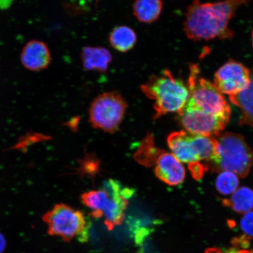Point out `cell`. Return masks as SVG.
<instances>
[{
  "label": "cell",
  "instance_id": "obj_1",
  "mask_svg": "<svg viewBox=\"0 0 253 253\" xmlns=\"http://www.w3.org/2000/svg\"><path fill=\"white\" fill-rule=\"evenodd\" d=\"M250 0H223L201 3L195 0L186 12L183 30L193 41L230 37L228 25L237 9Z\"/></svg>",
  "mask_w": 253,
  "mask_h": 253
},
{
  "label": "cell",
  "instance_id": "obj_2",
  "mask_svg": "<svg viewBox=\"0 0 253 253\" xmlns=\"http://www.w3.org/2000/svg\"><path fill=\"white\" fill-rule=\"evenodd\" d=\"M134 193L132 189L123 187L121 183L110 179L102 189L84 192L81 200L92 211L94 217L104 218L107 228L111 230L123 223L128 199Z\"/></svg>",
  "mask_w": 253,
  "mask_h": 253
},
{
  "label": "cell",
  "instance_id": "obj_3",
  "mask_svg": "<svg viewBox=\"0 0 253 253\" xmlns=\"http://www.w3.org/2000/svg\"><path fill=\"white\" fill-rule=\"evenodd\" d=\"M141 90L145 96L154 101V119L167 113L181 112L189 97L188 86L174 77L169 70H164L159 75H153L142 84Z\"/></svg>",
  "mask_w": 253,
  "mask_h": 253
},
{
  "label": "cell",
  "instance_id": "obj_4",
  "mask_svg": "<svg viewBox=\"0 0 253 253\" xmlns=\"http://www.w3.org/2000/svg\"><path fill=\"white\" fill-rule=\"evenodd\" d=\"M216 138L219 158L213 164L215 170L233 172L245 178L253 166V154L245 138L233 132H225Z\"/></svg>",
  "mask_w": 253,
  "mask_h": 253
},
{
  "label": "cell",
  "instance_id": "obj_5",
  "mask_svg": "<svg viewBox=\"0 0 253 253\" xmlns=\"http://www.w3.org/2000/svg\"><path fill=\"white\" fill-rule=\"evenodd\" d=\"M47 225V233L61 237L65 242L78 238L81 242L87 240L88 224L82 211L63 204H57L43 216Z\"/></svg>",
  "mask_w": 253,
  "mask_h": 253
},
{
  "label": "cell",
  "instance_id": "obj_6",
  "mask_svg": "<svg viewBox=\"0 0 253 253\" xmlns=\"http://www.w3.org/2000/svg\"><path fill=\"white\" fill-rule=\"evenodd\" d=\"M197 65L190 67L188 88L189 102L215 116L230 119V107L216 85L200 77Z\"/></svg>",
  "mask_w": 253,
  "mask_h": 253
},
{
  "label": "cell",
  "instance_id": "obj_7",
  "mask_svg": "<svg viewBox=\"0 0 253 253\" xmlns=\"http://www.w3.org/2000/svg\"><path fill=\"white\" fill-rule=\"evenodd\" d=\"M127 103L118 91H107L99 95L91 103L89 122L95 128L115 133L124 118Z\"/></svg>",
  "mask_w": 253,
  "mask_h": 253
},
{
  "label": "cell",
  "instance_id": "obj_8",
  "mask_svg": "<svg viewBox=\"0 0 253 253\" xmlns=\"http://www.w3.org/2000/svg\"><path fill=\"white\" fill-rule=\"evenodd\" d=\"M229 119L205 112L189 101L178 113L180 125L190 133L214 138L220 134Z\"/></svg>",
  "mask_w": 253,
  "mask_h": 253
},
{
  "label": "cell",
  "instance_id": "obj_9",
  "mask_svg": "<svg viewBox=\"0 0 253 253\" xmlns=\"http://www.w3.org/2000/svg\"><path fill=\"white\" fill-rule=\"evenodd\" d=\"M251 71L241 63L230 61L215 73L214 84L222 94L235 96L248 87Z\"/></svg>",
  "mask_w": 253,
  "mask_h": 253
},
{
  "label": "cell",
  "instance_id": "obj_10",
  "mask_svg": "<svg viewBox=\"0 0 253 253\" xmlns=\"http://www.w3.org/2000/svg\"><path fill=\"white\" fill-rule=\"evenodd\" d=\"M155 165V174L158 178L167 184L176 186L184 181V167L172 154L163 151L158 157Z\"/></svg>",
  "mask_w": 253,
  "mask_h": 253
},
{
  "label": "cell",
  "instance_id": "obj_11",
  "mask_svg": "<svg viewBox=\"0 0 253 253\" xmlns=\"http://www.w3.org/2000/svg\"><path fill=\"white\" fill-rule=\"evenodd\" d=\"M172 154L181 163L192 164L199 162L193 134L188 131L174 132L167 139Z\"/></svg>",
  "mask_w": 253,
  "mask_h": 253
},
{
  "label": "cell",
  "instance_id": "obj_12",
  "mask_svg": "<svg viewBox=\"0 0 253 253\" xmlns=\"http://www.w3.org/2000/svg\"><path fill=\"white\" fill-rule=\"evenodd\" d=\"M21 61L25 68L31 71H40L47 68L51 61L50 50L42 41H30L24 47Z\"/></svg>",
  "mask_w": 253,
  "mask_h": 253
},
{
  "label": "cell",
  "instance_id": "obj_13",
  "mask_svg": "<svg viewBox=\"0 0 253 253\" xmlns=\"http://www.w3.org/2000/svg\"><path fill=\"white\" fill-rule=\"evenodd\" d=\"M81 58L85 70L102 73L107 71L112 61L110 52L103 47H85Z\"/></svg>",
  "mask_w": 253,
  "mask_h": 253
},
{
  "label": "cell",
  "instance_id": "obj_14",
  "mask_svg": "<svg viewBox=\"0 0 253 253\" xmlns=\"http://www.w3.org/2000/svg\"><path fill=\"white\" fill-rule=\"evenodd\" d=\"M229 99L241 112L240 125L253 127V70L251 71V81L248 87L235 96H229Z\"/></svg>",
  "mask_w": 253,
  "mask_h": 253
},
{
  "label": "cell",
  "instance_id": "obj_15",
  "mask_svg": "<svg viewBox=\"0 0 253 253\" xmlns=\"http://www.w3.org/2000/svg\"><path fill=\"white\" fill-rule=\"evenodd\" d=\"M109 41L114 49L120 52H126L135 45L137 35L130 27L120 25L114 28L109 35Z\"/></svg>",
  "mask_w": 253,
  "mask_h": 253
},
{
  "label": "cell",
  "instance_id": "obj_16",
  "mask_svg": "<svg viewBox=\"0 0 253 253\" xmlns=\"http://www.w3.org/2000/svg\"><path fill=\"white\" fill-rule=\"evenodd\" d=\"M162 9L161 0H135L133 4L134 15L142 23L150 24L156 21Z\"/></svg>",
  "mask_w": 253,
  "mask_h": 253
},
{
  "label": "cell",
  "instance_id": "obj_17",
  "mask_svg": "<svg viewBox=\"0 0 253 253\" xmlns=\"http://www.w3.org/2000/svg\"><path fill=\"white\" fill-rule=\"evenodd\" d=\"M222 204L237 213H248L253 209V190L246 186L238 188L230 198L222 199Z\"/></svg>",
  "mask_w": 253,
  "mask_h": 253
},
{
  "label": "cell",
  "instance_id": "obj_18",
  "mask_svg": "<svg viewBox=\"0 0 253 253\" xmlns=\"http://www.w3.org/2000/svg\"><path fill=\"white\" fill-rule=\"evenodd\" d=\"M163 151L158 149L154 145L153 140L150 136L145 139L137 153L135 154V159L145 166H151L156 163V160Z\"/></svg>",
  "mask_w": 253,
  "mask_h": 253
},
{
  "label": "cell",
  "instance_id": "obj_19",
  "mask_svg": "<svg viewBox=\"0 0 253 253\" xmlns=\"http://www.w3.org/2000/svg\"><path fill=\"white\" fill-rule=\"evenodd\" d=\"M239 185L238 176L229 171H221L217 176L215 183L217 191L223 195L233 194L238 189Z\"/></svg>",
  "mask_w": 253,
  "mask_h": 253
},
{
  "label": "cell",
  "instance_id": "obj_20",
  "mask_svg": "<svg viewBox=\"0 0 253 253\" xmlns=\"http://www.w3.org/2000/svg\"><path fill=\"white\" fill-rule=\"evenodd\" d=\"M240 227L243 233L242 236L249 240L253 239V211L244 214L240 220Z\"/></svg>",
  "mask_w": 253,
  "mask_h": 253
},
{
  "label": "cell",
  "instance_id": "obj_21",
  "mask_svg": "<svg viewBox=\"0 0 253 253\" xmlns=\"http://www.w3.org/2000/svg\"><path fill=\"white\" fill-rule=\"evenodd\" d=\"M189 169L192 176L195 179L199 180L202 178L206 170H207V168L199 162H197L189 164Z\"/></svg>",
  "mask_w": 253,
  "mask_h": 253
},
{
  "label": "cell",
  "instance_id": "obj_22",
  "mask_svg": "<svg viewBox=\"0 0 253 253\" xmlns=\"http://www.w3.org/2000/svg\"><path fill=\"white\" fill-rule=\"evenodd\" d=\"M82 166L85 173H93L99 169V163L97 160L89 157L84 160Z\"/></svg>",
  "mask_w": 253,
  "mask_h": 253
},
{
  "label": "cell",
  "instance_id": "obj_23",
  "mask_svg": "<svg viewBox=\"0 0 253 253\" xmlns=\"http://www.w3.org/2000/svg\"><path fill=\"white\" fill-rule=\"evenodd\" d=\"M6 248V240L4 236L0 233V253H2Z\"/></svg>",
  "mask_w": 253,
  "mask_h": 253
},
{
  "label": "cell",
  "instance_id": "obj_24",
  "mask_svg": "<svg viewBox=\"0 0 253 253\" xmlns=\"http://www.w3.org/2000/svg\"><path fill=\"white\" fill-rule=\"evenodd\" d=\"M12 0H0V8L6 9L11 4Z\"/></svg>",
  "mask_w": 253,
  "mask_h": 253
},
{
  "label": "cell",
  "instance_id": "obj_25",
  "mask_svg": "<svg viewBox=\"0 0 253 253\" xmlns=\"http://www.w3.org/2000/svg\"><path fill=\"white\" fill-rule=\"evenodd\" d=\"M225 253H249V251L246 249L239 250L235 248H233L227 250Z\"/></svg>",
  "mask_w": 253,
  "mask_h": 253
},
{
  "label": "cell",
  "instance_id": "obj_26",
  "mask_svg": "<svg viewBox=\"0 0 253 253\" xmlns=\"http://www.w3.org/2000/svg\"><path fill=\"white\" fill-rule=\"evenodd\" d=\"M204 253H222L219 248H210L206 250Z\"/></svg>",
  "mask_w": 253,
  "mask_h": 253
},
{
  "label": "cell",
  "instance_id": "obj_27",
  "mask_svg": "<svg viewBox=\"0 0 253 253\" xmlns=\"http://www.w3.org/2000/svg\"><path fill=\"white\" fill-rule=\"evenodd\" d=\"M252 41H253V30L252 32Z\"/></svg>",
  "mask_w": 253,
  "mask_h": 253
},
{
  "label": "cell",
  "instance_id": "obj_28",
  "mask_svg": "<svg viewBox=\"0 0 253 253\" xmlns=\"http://www.w3.org/2000/svg\"><path fill=\"white\" fill-rule=\"evenodd\" d=\"M249 253H253V249L251 252H249Z\"/></svg>",
  "mask_w": 253,
  "mask_h": 253
}]
</instances>
